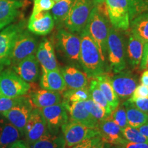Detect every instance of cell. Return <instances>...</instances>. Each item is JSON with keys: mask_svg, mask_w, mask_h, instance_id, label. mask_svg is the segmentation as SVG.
Instances as JSON below:
<instances>
[{"mask_svg": "<svg viewBox=\"0 0 148 148\" xmlns=\"http://www.w3.org/2000/svg\"><path fill=\"white\" fill-rule=\"evenodd\" d=\"M59 49L69 60L79 62L80 52V37L64 29H59L56 34Z\"/></svg>", "mask_w": 148, "mask_h": 148, "instance_id": "8fae6325", "label": "cell"}, {"mask_svg": "<svg viewBox=\"0 0 148 148\" xmlns=\"http://www.w3.org/2000/svg\"><path fill=\"white\" fill-rule=\"evenodd\" d=\"M108 116L121 129L128 125L126 112H125V107L123 106V103L121 104H119V106L111 112Z\"/></svg>", "mask_w": 148, "mask_h": 148, "instance_id": "d590c367", "label": "cell"}, {"mask_svg": "<svg viewBox=\"0 0 148 148\" xmlns=\"http://www.w3.org/2000/svg\"><path fill=\"white\" fill-rule=\"evenodd\" d=\"M111 83L118 97L126 99L130 97L137 86V79L130 71H121L110 77Z\"/></svg>", "mask_w": 148, "mask_h": 148, "instance_id": "5bb4252c", "label": "cell"}, {"mask_svg": "<svg viewBox=\"0 0 148 148\" xmlns=\"http://www.w3.org/2000/svg\"><path fill=\"white\" fill-rule=\"evenodd\" d=\"M140 70H147L148 69V55L143 54L141 62L140 63Z\"/></svg>", "mask_w": 148, "mask_h": 148, "instance_id": "ee69618b", "label": "cell"}, {"mask_svg": "<svg viewBox=\"0 0 148 148\" xmlns=\"http://www.w3.org/2000/svg\"><path fill=\"white\" fill-rule=\"evenodd\" d=\"M137 129L144 136L148 138V122L145 123V124L142 125L141 126H140Z\"/></svg>", "mask_w": 148, "mask_h": 148, "instance_id": "f6af8a7d", "label": "cell"}, {"mask_svg": "<svg viewBox=\"0 0 148 148\" xmlns=\"http://www.w3.org/2000/svg\"><path fill=\"white\" fill-rule=\"evenodd\" d=\"M25 29L23 22L8 25L0 32V71L10 65V53L17 35Z\"/></svg>", "mask_w": 148, "mask_h": 148, "instance_id": "ba28073f", "label": "cell"}, {"mask_svg": "<svg viewBox=\"0 0 148 148\" xmlns=\"http://www.w3.org/2000/svg\"><path fill=\"white\" fill-rule=\"evenodd\" d=\"M141 97H148V86L143 84L138 85L136 86L128 101L132 103L136 99Z\"/></svg>", "mask_w": 148, "mask_h": 148, "instance_id": "f35d334b", "label": "cell"}, {"mask_svg": "<svg viewBox=\"0 0 148 148\" xmlns=\"http://www.w3.org/2000/svg\"><path fill=\"white\" fill-rule=\"evenodd\" d=\"M47 130V125L38 108L33 109L27 120L23 134L28 145H32L38 140Z\"/></svg>", "mask_w": 148, "mask_h": 148, "instance_id": "7c38bea8", "label": "cell"}, {"mask_svg": "<svg viewBox=\"0 0 148 148\" xmlns=\"http://www.w3.org/2000/svg\"><path fill=\"white\" fill-rule=\"evenodd\" d=\"M73 0H60L55 2L53 8H51V13L53 21L58 24L64 23L66 19L70 7Z\"/></svg>", "mask_w": 148, "mask_h": 148, "instance_id": "4dcf8cb0", "label": "cell"}, {"mask_svg": "<svg viewBox=\"0 0 148 148\" xmlns=\"http://www.w3.org/2000/svg\"><path fill=\"white\" fill-rule=\"evenodd\" d=\"M145 43L132 34L130 35L127 45V55L129 63L134 67L140 65L143 57Z\"/></svg>", "mask_w": 148, "mask_h": 148, "instance_id": "484cf974", "label": "cell"}, {"mask_svg": "<svg viewBox=\"0 0 148 148\" xmlns=\"http://www.w3.org/2000/svg\"><path fill=\"white\" fill-rule=\"evenodd\" d=\"M92 1H93L94 5H97V4H99V3L105 2L106 0H92Z\"/></svg>", "mask_w": 148, "mask_h": 148, "instance_id": "f907efd6", "label": "cell"}, {"mask_svg": "<svg viewBox=\"0 0 148 148\" xmlns=\"http://www.w3.org/2000/svg\"><path fill=\"white\" fill-rule=\"evenodd\" d=\"M23 3L18 0H0V21L14 18L18 14V10Z\"/></svg>", "mask_w": 148, "mask_h": 148, "instance_id": "f1b7e54d", "label": "cell"}, {"mask_svg": "<svg viewBox=\"0 0 148 148\" xmlns=\"http://www.w3.org/2000/svg\"><path fill=\"white\" fill-rule=\"evenodd\" d=\"M14 20V18H9V19L4 20V21H0V30L4 28L5 27L8 26L9 24L12 23Z\"/></svg>", "mask_w": 148, "mask_h": 148, "instance_id": "7dc6e473", "label": "cell"}, {"mask_svg": "<svg viewBox=\"0 0 148 148\" xmlns=\"http://www.w3.org/2000/svg\"><path fill=\"white\" fill-rule=\"evenodd\" d=\"M61 127L65 140V146L67 148L73 147L86 138L99 136V131L97 128L86 126L71 119Z\"/></svg>", "mask_w": 148, "mask_h": 148, "instance_id": "52a82bcc", "label": "cell"}, {"mask_svg": "<svg viewBox=\"0 0 148 148\" xmlns=\"http://www.w3.org/2000/svg\"><path fill=\"white\" fill-rule=\"evenodd\" d=\"M116 147L117 148H148V143H132L126 140L124 143Z\"/></svg>", "mask_w": 148, "mask_h": 148, "instance_id": "b9f144b4", "label": "cell"}, {"mask_svg": "<svg viewBox=\"0 0 148 148\" xmlns=\"http://www.w3.org/2000/svg\"><path fill=\"white\" fill-rule=\"evenodd\" d=\"M36 57L42 69L51 71L58 69L54 48L49 40L45 38L40 42L36 49Z\"/></svg>", "mask_w": 148, "mask_h": 148, "instance_id": "d6986e66", "label": "cell"}, {"mask_svg": "<svg viewBox=\"0 0 148 148\" xmlns=\"http://www.w3.org/2000/svg\"><path fill=\"white\" fill-rule=\"evenodd\" d=\"M80 52L79 62L88 77H95L105 73V64L97 46L86 29L80 32Z\"/></svg>", "mask_w": 148, "mask_h": 148, "instance_id": "6da1fadb", "label": "cell"}, {"mask_svg": "<svg viewBox=\"0 0 148 148\" xmlns=\"http://www.w3.org/2000/svg\"><path fill=\"white\" fill-rule=\"evenodd\" d=\"M62 73L66 88L69 89H78L88 87V75L73 66H66L61 68Z\"/></svg>", "mask_w": 148, "mask_h": 148, "instance_id": "ffe728a7", "label": "cell"}, {"mask_svg": "<svg viewBox=\"0 0 148 148\" xmlns=\"http://www.w3.org/2000/svg\"><path fill=\"white\" fill-rule=\"evenodd\" d=\"M33 106L30 99L24 96L23 99L19 103L9 110L2 112L1 114L15 126L21 134H23L25 124L34 108Z\"/></svg>", "mask_w": 148, "mask_h": 148, "instance_id": "30bf717a", "label": "cell"}, {"mask_svg": "<svg viewBox=\"0 0 148 148\" xmlns=\"http://www.w3.org/2000/svg\"><path fill=\"white\" fill-rule=\"evenodd\" d=\"M30 148H66L62 133L58 130H51L47 127V130L38 140L31 145Z\"/></svg>", "mask_w": 148, "mask_h": 148, "instance_id": "7402d4cb", "label": "cell"}, {"mask_svg": "<svg viewBox=\"0 0 148 148\" xmlns=\"http://www.w3.org/2000/svg\"><path fill=\"white\" fill-rule=\"evenodd\" d=\"M38 109L49 129L58 130L69 120L67 110L62 102Z\"/></svg>", "mask_w": 148, "mask_h": 148, "instance_id": "9a60e30c", "label": "cell"}, {"mask_svg": "<svg viewBox=\"0 0 148 148\" xmlns=\"http://www.w3.org/2000/svg\"><path fill=\"white\" fill-rule=\"evenodd\" d=\"M93 78H95L97 81L98 86L102 91L112 111L119 106V99L112 87L110 76L105 73L97 75Z\"/></svg>", "mask_w": 148, "mask_h": 148, "instance_id": "cb8c5ba5", "label": "cell"}, {"mask_svg": "<svg viewBox=\"0 0 148 148\" xmlns=\"http://www.w3.org/2000/svg\"><path fill=\"white\" fill-rule=\"evenodd\" d=\"M131 33L143 41L148 42V12L136 16L130 21Z\"/></svg>", "mask_w": 148, "mask_h": 148, "instance_id": "83f0119b", "label": "cell"}, {"mask_svg": "<svg viewBox=\"0 0 148 148\" xmlns=\"http://www.w3.org/2000/svg\"><path fill=\"white\" fill-rule=\"evenodd\" d=\"M94 7L92 0H73L64 25L71 32L80 33L85 28Z\"/></svg>", "mask_w": 148, "mask_h": 148, "instance_id": "3957f363", "label": "cell"}, {"mask_svg": "<svg viewBox=\"0 0 148 148\" xmlns=\"http://www.w3.org/2000/svg\"><path fill=\"white\" fill-rule=\"evenodd\" d=\"M97 129L99 131V137L105 143L118 146L126 140L122 134L121 127L108 116L98 122Z\"/></svg>", "mask_w": 148, "mask_h": 148, "instance_id": "4fadbf2b", "label": "cell"}, {"mask_svg": "<svg viewBox=\"0 0 148 148\" xmlns=\"http://www.w3.org/2000/svg\"><path fill=\"white\" fill-rule=\"evenodd\" d=\"M101 139L99 136H95V137L86 138V139L83 140L80 143L76 144L75 145L70 148H90L94 144L99 141Z\"/></svg>", "mask_w": 148, "mask_h": 148, "instance_id": "ab89813d", "label": "cell"}, {"mask_svg": "<svg viewBox=\"0 0 148 148\" xmlns=\"http://www.w3.org/2000/svg\"><path fill=\"white\" fill-rule=\"evenodd\" d=\"M88 88H89L90 97H91L92 100L100 106L103 107L106 110L108 115H109L112 112V109H111L110 105L107 101L105 96L103 95L102 91L99 88L97 81L95 80V78L92 79L90 80Z\"/></svg>", "mask_w": 148, "mask_h": 148, "instance_id": "f546056e", "label": "cell"}, {"mask_svg": "<svg viewBox=\"0 0 148 148\" xmlns=\"http://www.w3.org/2000/svg\"><path fill=\"white\" fill-rule=\"evenodd\" d=\"M8 148H29V147L28 145L23 141V140H18L16 142H14L13 144H12L10 146H9Z\"/></svg>", "mask_w": 148, "mask_h": 148, "instance_id": "7bdbcfd3", "label": "cell"}, {"mask_svg": "<svg viewBox=\"0 0 148 148\" xmlns=\"http://www.w3.org/2000/svg\"><path fill=\"white\" fill-rule=\"evenodd\" d=\"M85 29L97 46L103 62L106 63L109 26L105 16L94 6Z\"/></svg>", "mask_w": 148, "mask_h": 148, "instance_id": "7a4b0ae2", "label": "cell"}, {"mask_svg": "<svg viewBox=\"0 0 148 148\" xmlns=\"http://www.w3.org/2000/svg\"><path fill=\"white\" fill-rule=\"evenodd\" d=\"M24 95L15 98L0 97V113L6 112L17 104L23 99Z\"/></svg>", "mask_w": 148, "mask_h": 148, "instance_id": "8d00e7d4", "label": "cell"}, {"mask_svg": "<svg viewBox=\"0 0 148 148\" xmlns=\"http://www.w3.org/2000/svg\"><path fill=\"white\" fill-rule=\"evenodd\" d=\"M140 82H141V84L148 86V69L145 70L142 73L141 76H140Z\"/></svg>", "mask_w": 148, "mask_h": 148, "instance_id": "bcb514c9", "label": "cell"}, {"mask_svg": "<svg viewBox=\"0 0 148 148\" xmlns=\"http://www.w3.org/2000/svg\"><path fill=\"white\" fill-rule=\"evenodd\" d=\"M40 86L43 89L58 92L66 90V85L60 69L47 70L42 69V75L40 79Z\"/></svg>", "mask_w": 148, "mask_h": 148, "instance_id": "44dd1931", "label": "cell"}, {"mask_svg": "<svg viewBox=\"0 0 148 148\" xmlns=\"http://www.w3.org/2000/svg\"><path fill=\"white\" fill-rule=\"evenodd\" d=\"M62 96H63L64 101H69V102L84 101L91 98L88 87L78 88V89L66 90L64 91Z\"/></svg>", "mask_w": 148, "mask_h": 148, "instance_id": "1f68e13d", "label": "cell"}, {"mask_svg": "<svg viewBox=\"0 0 148 148\" xmlns=\"http://www.w3.org/2000/svg\"><path fill=\"white\" fill-rule=\"evenodd\" d=\"M21 132L6 119L2 118L0 124V145L1 148H8L19 140Z\"/></svg>", "mask_w": 148, "mask_h": 148, "instance_id": "d4e9b609", "label": "cell"}, {"mask_svg": "<svg viewBox=\"0 0 148 148\" xmlns=\"http://www.w3.org/2000/svg\"><path fill=\"white\" fill-rule=\"evenodd\" d=\"M62 102L69 112L71 120L77 121L92 128H97L98 121L94 119L91 114L86 110L83 101L69 102L63 101Z\"/></svg>", "mask_w": 148, "mask_h": 148, "instance_id": "ac0fdd59", "label": "cell"}, {"mask_svg": "<svg viewBox=\"0 0 148 148\" xmlns=\"http://www.w3.org/2000/svg\"><path fill=\"white\" fill-rule=\"evenodd\" d=\"M143 54H147L148 55V42H146V43H145V45H144Z\"/></svg>", "mask_w": 148, "mask_h": 148, "instance_id": "681fc988", "label": "cell"}, {"mask_svg": "<svg viewBox=\"0 0 148 148\" xmlns=\"http://www.w3.org/2000/svg\"><path fill=\"white\" fill-rule=\"evenodd\" d=\"M30 85L21 78L14 71L5 69L0 72V92L1 96L15 98L25 95Z\"/></svg>", "mask_w": 148, "mask_h": 148, "instance_id": "5b68a950", "label": "cell"}, {"mask_svg": "<svg viewBox=\"0 0 148 148\" xmlns=\"http://www.w3.org/2000/svg\"><path fill=\"white\" fill-rule=\"evenodd\" d=\"M29 99L33 106L37 108H45L61 102L60 92L43 88L32 92Z\"/></svg>", "mask_w": 148, "mask_h": 148, "instance_id": "603a6c76", "label": "cell"}, {"mask_svg": "<svg viewBox=\"0 0 148 148\" xmlns=\"http://www.w3.org/2000/svg\"><path fill=\"white\" fill-rule=\"evenodd\" d=\"M122 134L127 141L132 143H148V138L144 136L137 128L130 125L121 129Z\"/></svg>", "mask_w": 148, "mask_h": 148, "instance_id": "e575fe53", "label": "cell"}, {"mask_svg": "<svg viewBox=\"0 0 148 148\" xmlns=\"http://www.w3.org/2000/svg\"><path fill=\"white\" fill-rule=\"evenodd\" d=\"M0 97H1V92H0Z\"/></svg>", "mask_w": 148, "mask_h": 148, "instance_id": "db71d44e", "label": "cell"}, {"mask_svg": "<svg viewBox=\"0 0 148 148\" xmlns=\"http://www.w3.org/2000/svg\"><path fill=\"white\" fill-rule=\"evenodd\" d=\"M53 27L54 21L52 15L47 11L32 14L27 24V28L29 32L40 36L50 33Z\"/></svg>", "mask_w": 148, "mask_h": 148, "instance_id": "e0dca14e", "label": "cell"}, {"mask_svg": "<svg viewBox=\"0 0 148 148\" xmlns=\"http://www.w3.org/2000/svg\"><path fill=\"white\" fill-rule=\"evenodd\" d=\"M85 108L88 111L89 113L91 114L94 119L97 120L99 122L101 120L104 119L108 116V114L106 113L105 109L98 105L97 103L94 102L92 100L91 98L87 99V100L83 101Z\"/></svg>", "mask_w": 148, "mask_h": 148, "instance_id": "836d02e7", "label": "cell"}, {"mask_svg": "<svg viewBox=\"0 0 148 148\" xmlns=\"http://www.w3.org/2000/svg\"><path fill=\"white\" fill-rule=\"evenodd\" d=\"M130 21L144 12H148V0H127Z\"/></svg>", "mask_w": 148, "mask_h": 148, "instance_id": "d6a6232c", "label": "cell"}, {"mask_svg": "<svg viewBox=\"0 0 148 148\" xmlns=\"http://www.w3.org/2000/svg\"><path fill=\"white\" fill-rule=\"evenodd\" d=\"M105 143L102 140L100 139L99 141L97 142L95 144H94L90 148H104Z\"/></svg>", "mask_w": 148, "mask_h": 148, "instance_id": "c3c4849f", "label": "cell"}, {"mask_svg": "<svg viewBox=\"0 0 148 148\" xmlns=\"http://www.w3.org/2000/svg\"><path fill=\"white\" fill-rule=\"evenodd\" d=\"M132 103L140 110L148 113V97L138 98Z\"/></svg>", "mask_w": 148, "mask_h": 148, "instance_id": "60d3db41", "label": "cell"}, {"mask_svg": "<svg viewBox=\"0 0 148 148\" xmlns=\"http://www.w3.org/2000/svg\"><path fill=\"white\" fill-rule=\"evenodd\" d=\"M126 112L127 124L130 126L138 128L142 125L148 122V113L136 108L134 103L128 100L123 103Z\"/></svg>", "mask_w": 148, "mask_h": 148, "instance_id": "4316f807", "label": "cell"}, {"mask_svg": "<svg viewBox=\"0 0 148 148\" xmlns=\"http://www.w3.org/2000/svg\"><path fill=\"white\" fill-rule=\"evenodd\" d=\"M36 49V38L26 29H23L14 42L10 53V65H15L27 57L34 54Z\"/></svg>", "mask_w": 148, "mask_h": 148, "instance_id": "8992f818", "label": "cell"}, {"mask_svg": "<svg viewBox=\"0 0 148 148\" xmlns=\"http://www.w3.org/2000/svg\"><path fill=\"white\" fill-rule=\"evenodd\" d=\"M107 53L110 68L114 73L123 71L126 67L125 45L121 35L113 27H109Z\"/></svg>", "mask_w": 148, "mask_h": 148, "instance_id": "277c9868", "label": "cell"}, {"mask_svg": "<svg viewBox=\"0 0 148 148\" xmlns=\"http://www.w3.org/2000/svg\"><path fill=\"white\" fill-rule=\"evenodd\" d=\"M108 17L116 29L127 30L130 27L127 0H106Z\"/></svg>", "mask_w": 148, "mask_h": 148, "instance_id": "9c48e42d", "label": "cell"}, {"mask_svg": "<svg viewBox=\"0 0 148 148\" xmlns=\"http://www.w3.org/2000/svg\"><path fill=\"white\" fill-rule=\"evenodd\" d=\"M12 69L18 76L27 83L35 82L39 76V62L34 54L13 65Z\"/></svg>", "mask_w": 148, "mask_h": 148, "instance_id": "2e32d148", "label": "cell"}, {"mask_svg": "<svg viewBox=\"0 0 148 148\" xmlns=\"http://www.w3.org/2000/svg\"><path fill=\"white\" fill-rule=\"evenodd\" d=\"M0 124H1V123H0ZM0 148H1V145H0Z\"/></svg>", "mask_w": 148, "mask_h": 148, "instance_id": "11a10c76", "label": "cell"}, {"mask_svg": "<svg viewBox=\"0 0 148 148\" xmlns=\"http://www.w3.org/2000/svg\"><path fill=\"white\" fill-rule=\"evenodd\" d=\"M54 3L55 1L53 0H34L32 14H34L42 11L50 10Z\"/></svg>", "mask_w": 148, "mask_h": 148, "instance_id": "74e56055", "label": "cell"}, {"mask_svg": "<svg viewBox=\"0 0 148 148\" xmlns=\"http://www.w3.org/2000/svg\"><path fill=\"white\" fill-rule=\"evenodd\" d=\"M1 119H2V118H1V117H0V123H1Z\"/></svg>", "mask_w": 148, "mask_h": 148, "instance_id": "f5cc1de1", "label": "cell"}, {"mask_svg": "<svg viewBox=\"0 0 148 148\" xmlns=\"http://www.w3.org/2000/svg\"><path fill=\"white\" fill-rule=\"evenodd\" d=\"M53 1H54L55 2H57V1H60V0H53Z\"/></svg>", "mask_w": 148, "mask_h": 148, "instance_id": "816d5d0a", "label": "cell"}]
</instances>
